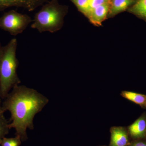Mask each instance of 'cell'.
<instances>
[{"label": "cell", "instance_id": "obj_1", "mask_svg": "<svg viewBox=\"0 0 146 146\" xmlns=\"http://www.w3.org/2000/svg\"><path fill=\"white\" fill-rule=\"evenodd\" d=\"M2 103L4 112L11 114L10 129H14L15 135L22 142L28 139L27 130L34 128V119L48 103V99L36 90L25 85H16Z\"/></svg>", "mask_w": 146, "mask_h": 146}, {"label": "cell", "instance_id": "obj_2", "mask_svg": "<svg viewBox=\"0 0 146 146\" xmlns=\"http://www.w3.org/2000/svg\"><path fill=\"white\" fill-rule=\"evenodd\" d=\"M18 42L13 38L3 46L0 63V99L3 100L14 86L20 84L17 74L19 62L16 57Z\"/></svg>", "mask_w": 146, "mask_h": 146}, {"label": "cell", "instance_id": "obj_3", "mask_svg": "<svg viewBox=\"0 0 146 146\" xmlns=\"http://www.w3.org/2000/svg\"><path fill=\"white\" fill-rule=\"evenodd\" d=\"M68 7L58 0H50L35 15L31 27L39 33H54L62 28Z\"/></svg>", "mask_w": 146, "mask_h": 146}, {"label": "cell", "instance_id": "obj_4", "mask_svg": "<svg viewBox=\"0 0 146 146\" xmlns=\"http://www.w3.org/2000/svg\"><path fill=\"white\" fill-rule=\"evenodd\" d=\"M32 21L29 15L11 10L0 17V29L16 36L23 33Z\"/></svg>", "mask_w": 146, "mask_h": 146}, {"label": "cell", "instance_id": "obj_5", "mask_svg": "<svg viewBox=\"0 0 146 146\" xmlns=\"http://www.w3.org/2000/svg\"><path fill=\"white\" fill-rule=\"evenodd\" d=\"M50 0H0V12L12 7H21L33 11Z\"/></svg>", "mask_w": 146, "mask_h": 146}, {"label": "cell", "instance_id": "obj_6", "mask_svg": "<svg viewBox=\"0 0 146 146\" xmlns=\"http://www.w3.org/2000/svg\"><path fill=\"white\" fill-rule=\"evenodd\" d=\"M110 6V3L99 6L92 9L88 19L91 23L98 26L102 25L108 16Z\"/></svg>", "mask_w": 146, "mask_h": 146}, {"label": "cell", "instance_id": "obj_7", "mask_svg": "<svg viewBox=\"0 0 146 146\" xmlns=\"http://www.w3.org/2000/svg\"><path fill=\"white\" fill-rule=\"evenodd\" d=\"M136 0H110L108 18L114 17L127 11L135 3Z\"/></svg>", "mask_w": 146, "mask_h": 146}, {"label": "cell", "instance_id": "obj_8", "mask_svg": "<svg viewBox=\"0 0 146 146\" xmlns=\"http://www.w3.org/2000/svg\"><path fill=\"white\" fill-rule=\"evenodd\" d=\"M110 146H127L129 143L127 133L120 127L112 128L111 130Z\"/></svg>", "mask_w": 146, "mask_h": 146}, {"label": "cell", "instance_id": "obj_9", "mask_svg": "<svg viewBox=\"0 0 146 146\" xmlns=\"http://www.w3.org/2000/svg\"><path fill=\"white\" fill-rule=\"evenodd\" d=\"M131 136L134 138H143L146 134V116H141L129 127Z\"/></svg>", "mask_w": 146, "mask_h": 146}, {"label": "cell", "instance_id": "obj_10", "mask_svg": "<svg viewBox=\"0 0 146 146\" xmlns=\"http://www.w3.org/2000/svg\"><path fill=\"white\" fill-rule=\"evenodd\" d=\"M127 11L146 22V0H136Z\"/></svg>", "mask_w": 146, "mask_h": 146}, {"label": "cell", "instance_id": "obj_11", "mask_svg": "<svg viewBox=\"0 0 146 146\" xmlns=\"http://www.w3.org/2000/svg\"><path fill=\"white\" fill-rule=\"evenodd\" d=\"M122 96L127 99L139 105L142 107H146V95L131 91H123Z\"/></svg>", "mask_w": 146, "mask_h": 146}, {"label": "cell", "instance_id": "obj_12", "mask_svg": "<svg viewBox=\"0 0 146 146\" xmlns=\"http://www.w3.org/2000/svg\"><path fill=\"white\" fill-rule=\"evenodd\" d=\"M75 5L78 10L88 18L91 13V0H70Z\"/></svg>", "mask_w": 146, "mask_h": 146}, {"label": "cell", "instance_id": "obj_13", "mask_svg": "<svg viewBox=\"0 0 146 146\" xmlns=\"http://www.w3.org/2000/svg\"><path fill=\"white\" fill-rule=\"evenodd\" d=\"M9 122L3 114L0 116V144L3 138L9 133Z\"/></svg>", "mask_w": 146, "mask_h": 146}, {"label": "cell", "instance_id": "obj_14", "mask_svg": "<svg viewBox=\"0 0 146 146\" xmlns=\"http://www.w3.org/2000/svg\"><path fill=\"white\" fill-rule=\"evenodd\" d=\"M22 142L20 137L16 135L12 138L4 137L2 140L0 145L1 146H20Z\"/></svg>", "mask_w": 146, "mask_h": 146}, {"label": "cell", "instance_id": "obj_15", "mask_svg": "<svg viewBox=\"0 0 146 146\" xmlns=\"http://www.w3.org/2000/svg\"><path fill=\"white\" fill-rule=\"evenodd\" d=\"M109 3H110V0H91V9H93L99 6Z\"/></svg>", "mask_w": 146, "mask_h": 146}, {"label": "cell", "instance_id": "obj_16", "mask_svg": "<svg viewBox=\"0 0 146 146\" xmlns=\"http://www.w3.org/2000/svg\"><path fill=\"white\" fill-rule=\"evenodd\" d=\"M130 146H146V143L142 141L134 142Z\"/></svg>", "mask_w": 146, "mask_h": 146}, {"label": "cell", "instance_id": "obj_17", "mask_svg": "<svg viewBox=\"0 0 146 146\" xmlns=\"http://www.w3.org/2000/svg\"><path fill=\"white\" fill-rule=\"evenodd\" d=\"M3 52V46L1 45L0 43V63H1V60L2 57Z\"/></svg>", "mask_w": 146, "mask_h": 146}, {"label": "cell", "instance_id": "obj_18", "mask_svg": "<svg viewBox=\"0 0 146 146\" xmlns=\"http://www.w3.org/2000/svg\"><path fill=\"white\" fill-rule=\"evenodd\" d=\"M2 100L0 99V116L2 115V114H4V112L3 111L2 109Z\"/></svg>", "mask_w": 146, "mask_h": 146}]
</instances>
